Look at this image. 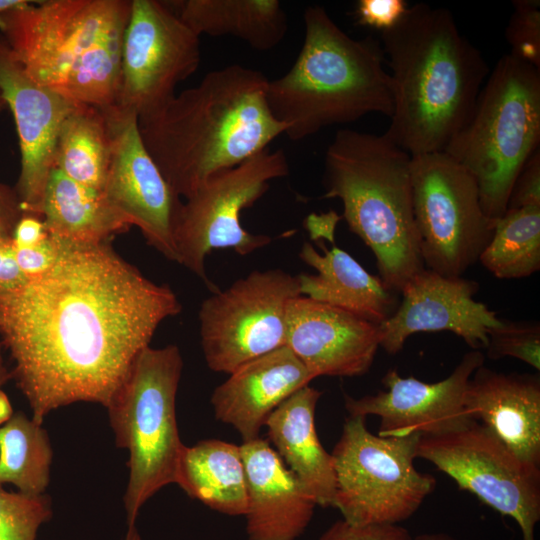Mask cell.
I'll list each match as a JSON object with an SVG mask.
<instances>
[{
	"label": "cell",
	"instance_id": "1",
	"mask_svg": "<svg viewBox=\"0 0 540 540\" xmlns=\"http://www.w3.org/2000/svg\"><path fill=\"white\" fill-rule=\"evenodd\" d=\"M56 240L47 272L0 294V340L39 424L73 403L106 407L158 326L182 310L168 285L146 278L109 241Z\"/></svg>",
	"mask_w": 540,
	"mask_h": 540
},
{
	"label": "cell",
	"instance_id": "2",
	"mask_svg": "<svg viewBox=\"0 0 540 540\" xmlns=\"http://www.w3.org/2000/svg\"><path fill=\"white\" fill-rule=\"evenodd\" d=\"M268 81L260 71L229 65L138 119L148 153L179 197L187 198L213 174L243 163L284 134L267 102Z\"/></svg>",
	"mask_w": 540,
	"mask_h": 540
},
{
	"label": "cell",
	"instance_id": "3",
	"mask_svg": "<svg viewBox=\"0 0 540 540\" xmlns=\"http://www.w3.org/2000/svg\"><path fill=\"white\" fill-rule=\"evenodd\" d=\"M393 111L384 135L410 156L444 152L468 121L490 70L445 8L408 7L381 32Z\"/></svg>",
	"mask_w": 540,
	"mask_h": 540
},
{
	"label": "cell",
	"instance_id": "4",
	"mask_svg": "<svg viewBox=\"0 0 540 540\" xmlns=\"http://www.w3.org/2000/svg\"><path fill=\"white\" fill-rule=\"evenodd\" d=\"M132 0H44L0 14V34L27 75L76 103L117 105Z\"/></svg>",
	"mask_w": 540,
	"mask_h": 540
},
{
	"label": "cell",
	"instance_id": "5",
	"mask_svg": "<svg viewBox=\"0 0 540 540\" xmlns=\"http://www.w3.org/2000/svg\"><path fill=\"white\" fill-rule=\"evenodd\" d=\"M305 35L291 68L269 80L267 102L292 141L354 122L367 114L390 118L393 94L382 46L354 39L321 6L305 9Z\"/></svg>",
	"mask_w": 540,
	"mask_h": 540
},
{
	"label": "cell",
	"instance_id": "6",
	"mask_svg": "<svg viewBox=\"0 0 540 540\" xmlns=\"http://www.w3.org/2000/svg\"><path fill=\"white\" fill-rule=\"evenodd\" d=\"M411 156L384 134L339 129L324 157L323 198L372 251L379 277L400 293L424 267L415 224Z\"/></svg>",
	"mask_w": 540,
	"mask_h": 540
},
{
	"label": "cell",
	"instance_id": "7",
	"mask_svg": "<svg viewBox=\"0 0 540 540\" xmlns=\"http://www.w3.org/2000/svg\"><path fill=\"white\" fill-rule=\"evenodd\" d=\"M539 143L540 69L508 53L490 71L468 121L444 152L474 177L484 214L497 221Z\"/></svg>",
	"mask_w": 540,
	"mask_h": 540
},
{
	"label": "cell",
	"instance_id": "8",
	"mask_svg": "<svg viewBox=\"0 0 540 540\" xmlns=\"http://www.w3.org/2000/svg\"><path fill=\"white\" fill-rule=\"evenodd\" d=\"M183 359L176 345L144 348L105 407L117 447L129 453L128 526L163 487L175 483L184 448L176 420Z\"/></svg>",
	"mask_w": 540,
	"mask_h": 540
},
{
	"label": "cell",
	"instance_id": "9",
	"mask_svg": "<svg viewBox=\"0 0 540 540\" xmlns=\"http://www.w3.org/2000/svg\"><path fill=\"white\" fill-rule=\"evenodd\" d=\"M365 419L349 417L331 453L333 507L351 524H398L419 509L436 480L414 466L420 435H374Z\"/></svg>",
	"mask_w": 540,
	"mask_h": 540
},
{
	"label": "cell",
	"instance_id": "10",
	"mask_svg": "<svg viewBox=\"0 0 540 540\" xmlns=\"http://www.w3.org/2000/svg\"><path fill=\"white\" fill-rule=\"evenodd\" d=\"M410 175L423 264L461 277L478 261L496 223L482 210L476 180L445 152L411 156Z\"/></svg>",
	"mask_w": 540,
	"mask_h": 540
},
{
	"label": "cell",
	"instance_id": "11",
	"mask_svg": "<svg viewBox=\"0 0 540 540\" xmlns=\"http://www.w3.org/2000/svg\"><path fill=\"white\" fill-rule=\"evenodd\" d=\"M288 173L285 153L267 148L205 180L185 198L178 213V263L198 276L212 292L218 291L206 274V256L213 249L222 248L248 255L271 242L268 235L245 230L240 215L268 191L272 180Z\"/></svg>",
	"mask_w": 540,
	"mask_h": 540
},
{
	"label": "cell",
	"instance_id": "12",
	"mask_svg": "<svg viewBox=\"0 0 540 540\" xmlns=\"http://www.w3.org/2000/svg\"><path fill=\"white\" fill-rule=\"evenodd\" d=\"M416 458L431 462L460 489L515 520L522 540H535L540 468L517 457L482 424L471 421L441 434L421 435Z\"/></svg>",
	"mask_w": 540,
	"mask_h": 540
},
{
	"label": "cell",
	"instance_id": "13",
	"mask_svg": "<svg viewBox=\"0 0 540 540\" xmlns=\"http://www.w3.org/2000/svg\"><path fill=\"white\" fill-rule=\"evenodd\" d=\"M296 276L255 270L206 298L198 313L207 366L230 374L244 363L286 346V314L299 296Z\"/></svg>",
	"mask_w": 540,
	"mask_h": 540
},
{
	"label": "cell",
	"instance_id": "14",
	"mask_svg": "<svg viewBox=\"0 0 540 540\" xmlns=\"http://www.w3.org/2000/svg\"><path fill=\"white\" fill-rule=\"evenodd\" d=\"M201 61L200 37L168 1L132 0L121 52L117 105L144 118L175 95Z\"/></svg>",
	"mask_w": 540,
	"mask_h": 540
},
{
	"label": "cell",
	"instance_id": "15",
	"mask_svg": "<svg viewBox=\"0 0 540 540\" xmlns=\"http://www.w3.org/2000/svg\"><path fill=\"white\" fill-rule=\"evenodd\" d=\"M110 153L102 194L148 245L178 263L175 228L182 202L171 189L140 135L138 116L118 105L104 108Z\"/></svg>",
	"mask_w": 540,
	"mask_h": 540
},
{
	"label": "cell",
	"instance_id": "16",
	"mask_svg": "<svg viewBox=\"0 0 540 540\" xmlns=\"http://www.w3.org/2000/svg\"><path fill=\"white\" fill-rule=\"evenodd\" d=\"M483 364L484 354L471 350L448 377L433 383L405 378L390 369L382 378L385 390L360 398L345 394L344 406L349 417H379V436L448 432L474 421L466 410L464 394L472 374Z\"/></svg>",
	"mask_w": 540,
	"mask_h": 540
},
{
	"label": "cell",
	"instance_id": "17",
	"mask_svg": "<svg viewBox=\"0 0 540 540\" xmlns=\"http://www.w3.org/2000/svg\"><path fill=\"white\" fill-rule=\"evenodd\" d=\"M479 284L461 277H446L427 268L404 286L402 300L379 325L380 347L389 354L403 349L406 340L421 332L450 331L472 350L485 349L488 332L502 319L474 299Z\"/></svg>",
	"mask_w": 540,
	"mask_h": 540
},
{
	"label": "cell",
	"instance_id": "18",
	"mask_svg": "<svg viewBox=\"0 0 540 540\" xmlns=\"http://www.w3.org/2000/svg\"><path fill=\"white\" fill-rule=\"evenodd\" d=\"M0 93L12 111L19 138L21 168L15 190L20 208L23 214L40 217L59 131L76 103L32 80L1 34Z\"/></svg>",
	"mask_w": 540,
	"mask_h": 540
},
{
	"label": "cell",
	"instance_id": "19",
	"mask_svg": "<svg viewBox=\"0 0 540 540\" xmlns=\"http://www.w3.org/2000/svg\"><path fill=\"white\" fill-rule=\"evenodd\" d=\"M286 346L314 378L365 374L380 347L379 325L305 296L291 299Z\"/></svg>",
	"mask_w": 540,
	"mask_h": 540
},
{
	"label": "cell",
	"instance_id": "20",
	"mask_svg": "<svg viewBox=\"0 0 540 540\" xmlns=\"http://www.w3.org/2000/svg\"><path fill=\"white\" fill-rule=\"evenodd\" d=\"M247 483L249 540H297L317 506L268 441L240 445Z\"/></svg>",
	"mask_w": 540,
	"mask_h": 540
},
{
	"label": "cell",
	"instance_id": "21",
	"mask_svg": "<svg viewBox=\"0 0 540 540\" xmlns=\"http://www.w3.org/2000/svg\"><path fill=\"white\" fill-rule=\"evenodd\" d=\"M313 379L287 346L280 347L244 363L214 389V415L232 426L243 442L254 440L270 414Z\"/></svg>",
	"mask_w": 540,
	"mask_h": 540
},
{
	"label": "cell",
	"instance_id": "22",
	"mask_svg": "<svg viewBox=\"0 0 540 540\" xmlns=\"http://www.w3.org/2000/svg\"><path fill=\"white\" fill-rule=\"evenodd\" d=\"M464 403L472 420L517 457L540 466L539 374L498 372L483 364L467 383Z\"/></svg>",
	"mask_w": 540,
	"mask_h": 540
},
{
	"label": "cell",
	"instance_id": "23",
	"mask_svg": "<svg viewBox=\"0 0 540 540\" xmlns=\"http://www.w3.org/2000/svg\"><path fill=\"white\" fill-rule=\"evenodd\" d=\"M321 395L318 389L304 386L270 414L265 427L274 450L316 505L333 507V457L322 446L315 429V410Z\"/></svg>",
	"mask_w": 540,
	"mask_h": 540
},
{
	"label": "cell",
	"instance_id": "24",
	"mask_svg": "<svg viewBox=\"0 0 540 540\" xmlns=\"http://www.w3.org/2000/svg\"><path fill=\"white\" fill-rule=\"evenodd\" d=\"M320 254L305 242L300 259L316 270L315 274L296 275L301 296L341 308L380 325L397 308V293L379 276L367 272L349 253L332 244Z\"/></svg>",
	"mask_w": 540,
	"mask_h": 540
},
{
	"label": "cell",
	"instance_id": "25",
	"mask_svg": "<svg viewBox=\"0 0 540 540\" xmlns=\"http://www.w3.org/2000/svg\"><path fill=\"white\" fill-rule=\"evenodd\" d=\"M180 19L199 37L233 36L252 48L276 47L288 29L278 0H183L168 2Z\"/></svg>",
	"mask_w": 540,
	"mask_h": 540
},
{
	"label": "cell",
	"instance_id": "26",
	"mask_svg": "<svg viewBox=\"0 0 540 540\" xmlns=\"http://www.w3.org/2000/svg\"><path fill=\"white\" fill-rule=\"evenodd\" d=\"M175 483L217 512L230 516L246 513V474L238 445L210 439L184 446Z\"/></svg>",
	"mask_w": 540,
	"mask_h": 540
},
{
	"label": "cell",
	"instance_id": "27",
	"mask_svg": "<svg viewBox=\"0 0 540 540\" xmlns=\"http://www.w3.org/2000/svg\"><path fill=\"white\" fill-rule=\"evenodd\" d=\"M40 217L50 236L75 243H99L129 229L102 192L85 187L53 168Z\"/></svg>",
	"mask_w": 540,
	"mask_h": 540
},
{
	"label": "cell",
	"instance_id": "28",
	"mask_svg": "<svg viewBox=\"0 0 540 540\" xmlns=\"http://www.w3.org/2000/svg\"><path fill=\"white\" fill-rule=\"evenodd\" d=\"M110 140L104 110L75 104L64 119L54 152V168L73 181L102 192Z\"/></svg>",
	"mask_w": 540,
	"mask_h": 540
},
{
	"label": "cell",
	"instance_id": "29",
	"mask_svg": "<svg viewBox=\"0 0 540 540\" xmlns=\"http://www.w3.org/2000/svg\"><path fill=\"white\" fill-rule=\"evenodd\" d=\"M53 449L47 431L23 412L0 426V486L42 495L50 481Z\"/></svg>",
	"mask_w": 540,
	"mask_h": 540
},
{
	"label": "cell",
	"instance_id": "30",
	"mask_svg": "<svg viewBox=\"0 0 540 540\" xmlns=\"http://www.w3.org/2000/svg\"><path fill=\"white\" fill-rule=\"evenodd\" d=\"M478 261L498 279H520L539 271L540 205L507 208Z\"/></svg>",
	"mask_w": 540,
	"mask_h": 540
},
{
	"label": "cell",
	"instance_id": "31",
	"mask_svg": "<svg viewBox=\"0 0 540 540\" xmlns=\"http://www.w3.org/2000/svg\"><path fill=\"white\" fill-rule=\"evenodd\" d=\"M53 514L49 496L10 492L0 486V540H36Z\"/></svg>",
	"mask_w": 540,
	"mask_h": 540
},
{
	"label": "cell",
	"instance_id": "32",
	"mask_svg": "<svg viewBox=\"0 0 540 540\" xmlns=\"http://www.w3.org/2000/svg\"><path fill=\"white\" fill-rule=\"evenodd\" d=\"M489 359L512 357L540 370V324L536 321H506L488 332L485 347Z\"/></svg>",
	"mask_w": 540,
	"mask_h": 540
},
{
	"label": "cell",
	"instance_id": "33",
	"mask_svg": "<svg viewBox=\"0 0 540 540\" xmlns=\"http://www.w3.org/2000/svg\"><path fill=\"white\" fill-rule=\"evenodd\" d=\"M505 31L509 54L540 69V2L514 0Z\"/></svg>",
	"mask_w": 540,
	"mask_h": 540
},
{
	"label": "cell",
	"instance_id": "34",
	"mask_svg": "<svg viewBox=\"0 0 540 540\" xmlns=\"http://www.w3.org/2000/svg\"><path fill=\"white\" fill-rule=\"evenodd\" d=\"M411 537L410 532L398 524L355 525L341 519L318 540H410Z\"/></svg>",
	"mask_w": 540,
	"mask_h": 540
},
{
	"label": "cell",
	"instance_id": "35",
	"mask_svg": "<svg viewBox=\"0 0 540 540\" xmlns=\"http://www.w3.org/2000/svg\"><path fill=\"white\" fill-rule=\"evenodd\" d=\"M408 7L404 0H359L355 8L356 22L382 32L393 27Z\"/></svg>",
	"mask_w": 540,
	"mask_h": 540
},
{
	"label": "cell",
	"instance_id": "36",
	"mask_svg": "<svg viewBox=\"0 0 540 540\" xmlns=\"http://www.w3.org/2000/svg\"><path fill=\"white\" fill-rule=\"evenodd\" d=\"M58 251V241L48 234L47 238L34 246L15 248V255L20 269L31 279L44 274L53 266Z\"/></svg>",
	"mask_w": 540,
	"mask_h": 540
},
{
	"label": "cell",
	"instance_id": "37",
	"mask_svg": "<svg viewBox=\"0 0 540 540\" xmlns=\"http://www.w3.org/2000/svg\"><path fill=\"white\" fill-rule=\"evenodd\" d=\"M540 205V150L525 164L512 187L507 208Z\"/></svg>",
	"mask_w": 540,
	"mask_h": 540
},
{
	"label": "cell",
	"instance_id": "38",
	"mask_svg": "<svg viewBox=\"0 0 540 540\" xmlns=\"http://www.w3.org/2000/svg\"><path fill=\"white\" fill-rule=\"evenodd\" d=\"M28 280L17 263L12 240H0V294L14 291Z\"/></svg>",
	"mask_w": 540,
	"mask_h": 540
},
{
	"label": "cell",
	"instance_id": "39",
	"mask_svg": "<svg viewBox=\"0 0 540 540\" xmlns=\"http://www.w3.org/2000/svg\"><path fill=\"white\" fill-rule=\"evenodd\" d=\"M47 236L48 232L40 217L22 214L14 227L11 240L15 248H24L40 243Z\"/></svg>",
	"mask_w": 540,
	"mask_h": 540
},
{
	"label": "cell",
	"instance_id": "40",
	"mask_svg": "<svg viewBox=\"0 0 540 540\" xmlns=\"http://www.w3.org/2000/svg\"><path fill=\"white\" fill-rule=\"evenodd\" d=\"M22 214L16 190L0 183V240L11 239Z\"/></svg>",
	"mask_w": 540,
	"mask_h": 540
},
{
	"label": "cell",
	"instance_id": "41",
	"mask_svg": "<svg viewBox=\"0 0 540 540\" xmlns=\"http://www.w3.org/2000/svg\"><path fill=\"white\" fill-rule=\"evenodd\" d=\"M12 415L13 411L8 397L0 390V426L6 423Z\"/></svg>",
	"mask_w": 540,
	"mask_h": 540
},
{
	"label": "cell",
	"instance_id": "42",
	"mask_svg": "<svg viewBox=\"0 0 540 540\" xmlns=\"http://www.w3.org/2000/svg\"><path fill=\"white\" fill-rule=\"evenodd\" d=\"M410 540H456L453 536L443 532L435 533H423L415 537H411Z\"/></svg>",
	"mask_w": 540,
	"mask_h": 540
},
{
	"label": "cell",
	"instance_id": "43",
	"mask_svg": "<svg viewBox=\"0 0 540 540\" xmlns=\"http://www.w3.org/2000/svg\"><path fill=\"white\" fill-rule=\"evenodd\" d=\"M10 378H12V372L8 370L5 364L3 357V345L0 340V390Z\"/></svg>",
	"mask_w": 540,
	"mask_h": 540
},
{
	"label": "cell",
	"instance_id": "44",
	"mask_svg": "<svg viewBox=\"0 0 540 540\" xmlns=\"http://www.w3.org/2000/svg\"><path fill=\"white\" fill-rule=\"evenodd\" d=\"M28 0H0V14L10 9L18 7Z\"/></svg>",
	"mask_w": 540,
	"mask_h": 540
},
{
	"label": "cell",
	"instance_id": "45",
	"mask_svg": "<svg viewBox=\"0 0 540 540\" xmlns=\"http://www.w3.org/2000/svg\"><path fill=\"white\" fill-rule=\"evenodd\" d=\"M123 540H142L135 524L128 526Z\"/></svg>",
	"mask_w": 540,
	"mask_h": 540
},
{
	"label": "cell",
	"instance_id": "46",
	"mask_svg": "<svg viewBox=\"0 0 540 540\" xmlns=\"http://www.w3.org/2000/svg\"><path fill=\"white\" fill-rule=\"evenodd\" d=\"M7 107L5 100L0 93V113Z\"/></svg>",
	"mask_w": 540,
	"mask_h": 540
}]
</instances>
